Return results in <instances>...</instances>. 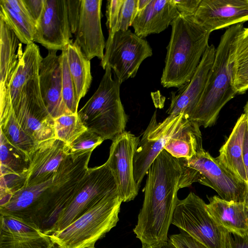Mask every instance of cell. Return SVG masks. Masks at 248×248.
Wrapping results in <instances>:
<instances>
[{"mask_svg":"<svg viewBox=\"0 0 248 248\" xmlns=\"http://www.w3.org/2000/svg\"><path fill=\"white\" fill-rule=\"evenodd\" d=\"M68 155L69 146L58 139L37 143L30 157L29 170L23 188L52 178Z\"/></svg>","mask_w":248,"mask_h":248,"instance_id":"15","label":"cell"},{"mask_svg":"<svg viewBox=\"0 0 248 248\" xmlns=\"http://www.w3.org/2000/svg\"><path fill=\"white\" fill-rule=\"evenodd\" d=\"M124 0H109L107 1L106 25L108 30V36H112L117 31L121 10Z\"/></svg>","mask_w":248,"mask_h":248,"instance_id":"35","label":"cell"},{"mask_svg":"<svg viewBox=\"0 0 248 248\" xmlns=\"http://www.w3.org/2000/svg\"><path fill=\"white\" fill-rule=\"evenodd\" d=\"M117 191V183L107 162L89 168L78 191L60 215L50 234L63 230L104 197Z\"/></svg>","mask_w":248,"mask_h":248,"instance_id":"9","label":"cell"},{"mask_svg":"<svg viewBox=\"0 0 248 248\" xmlns=\"http://www.w3.org/2000/svg\"><path fill=\"white\" fill-rule=\"evenodd\" d=\"M92 152L74 160L69 155L48 181L14 193L0 214L32 225L49 235L62 211L69 205L86 175Z\"/></svg>","mask_w":248,"mask_h":248,"instance_id":"1","label":"cell"},{"mask_svg":"<svg viewBox=\"0 0 248 248\" xmlns=\"http://www.w3.org/2000/svg\"><path fill=\"white\" fill-rule=\"evenodd\" d=\"M243 28V23L235 24L221 37L205 86L188 118L200 126L214 125L222 108L238 94L233 84V56L236 39Z\"/></svg>","mask_w":248,"mask_h":248,"instance_id":"3","label":"cell"},{"mask_svg":"<svg viewBox=\"0 0 248 248\" xmlns=\"http://www.w3.org/2000/svg\"><path fill=\"white\" fill-rule=\"evenodd\" d=\"M216 48L212 44L203 54L190 81L177 94H172L171 103L167 113L169 116L183 114L189 118L197 106L205 86L214 63Z\"/></svg>","mask_w":248,"mask_h":248,"instance_id":"17","label":"cell"},{"mask_svg":"<svg viewBox=\"0 0 248 248\" xmlns=\"http://www.w3.org/2000/svg\"><path fill=\"white\" fill-rule=\"evenodd\" d=\"M138 12V0H124L121 10L117 31L128 30Z\"/></svg>","mask_w":248,"mask_h":248,"instance_id":"34","label":"cell"},{"mask_svg":"<svg viewBox=\"0 0 248 248\" xmlns=\"http://www.w3.org/2000/svg\"><path fill=\"white\" fill-rule=\"evenodd\" d=\"M62 97L63 101L72 113H77L79 103L78 101L75 85L69 70L65 49L62 51Z\"/></svg>","mask_w":248,"mask_h":248,"instance_id":"32","label":"cell"},{"mask_svg":"<svg viewBox=\"0 0 248 248\" xmlns=\"http://www.w3.org/2000/svg\"><path fill=\"white\" fill-rule=\"evenodd\" d=\"M123 201L119 191L104 197L63 230L49 237L60 248H89L114 227Z\"/></svg>","mask_w":248,"mask_h":248,"instance_id":"5","label":"cell"},{"mask_svg":"<svg viewBox=\"0 0 248 248\" xmlns=\"http://www.w3.org/2000/svg\"><path fill=\"white\" fill-rule=\"evenodd\" d=\"M66 0H45L36 25L34 42L48 50L62 51L72 40Z\"/></svg>","mask_w":248,"mask_h":248,"instance_id":"13","label":"cell"},{"mask_svg":"<svg viewBox=\"0 0 248 248\" xmlns=\"http://www.w3.org/2000/svg\"><path fill=\"white\" fill-rule=\"evenodd\" d=\"M105 49L101 66L104 70L106 66L112 69L120 85L134 78L142 62L153 55L148 42L130 30L108 36Z\"/></svg>","mask_w":248,"mask_h":248,"instance_id":"8","label":"cell"},{"mask_svg":"<svg viewBox=\"0 0 248 248\" xmlns=\"http://www.w3.org/2000/svg\"><path fill=\"white\" fill-rule=\"evenodd\" d=\"M111 70L106 67L98 89L78 114L88 130L112 141L125 131L128 117L120 99V84L112 78Z\"/></svg>","mask_w":248,"mask_h":248,"instance_id":"4","label":"cell"},{"mask_svg":"<svg viewBox=\"0 0 248 248\" xmlns=\"http://www.w3.org/2000/svg\"><path fill=\"white\" fill-rule=\"evenodd\" d=\"M233 84L238 94L248 89V28L240 32L233 56Z\"/></svg>","mask_w":248,"mask_h":248,"instance_id":"29","label":"cell"},{"mask_svg":"<svg viewBox=\"0 0 248 248\" xmlns=\"http://www.w3.org/2000/svg\"><path fill=\"white\" fill-rule=\"evenodd\" d=\"M65 49L79 103L86 94L92 81L90 61L86 58L79 46L73 40Z\"/></svg>","mask_w":248,"mask_h":248,"instance_id":"26","label":"cell"},{"mask_svg":"<svg viewBox=\"0 0 248 248\" xmlns=\"http://www.w3.org/2000/svg\"><path fill=\"white\" fill-rule=\"evenodd\" d=\"M0 108L7 102L8 86L22 51L14 32L0 18Z\"/></svg>","mask_w":248,"mask_h":248,"instance_id":"22","label":"cell"},{"mask_svg":"<svg viewBox=\"0 0 248 248\" xmlns=\"http://www.w3.org/2000/svg\"><path fill=\"white\" fill-rule=\"evenodd\" d=\"M13 109L21 127L37 143L56 139L54 119L42 99L38 77L25 85Z\"/></svg>","mask_w":248,"mask_h":248,"instance_id":"10","label":"cell"},{"mask_svg":"<svg viewBox=\"0 0 248 248\" xmlns=\"http://www.w3.org/2000/svg\"><path fill=\"white\" fill-rule=\"evenodd\" d=\"M184 117L183 114L168 116L162 122H158L156 111L154 113L134 156V178L139 187L150 167L164 149L166 144L179 127Z\"/></svg>","mask_w":248,"mask_h":248,"instance_id":"11","label":"cell"},{"mask_svg":"<svg viewBox=\"0 0 248 248\" xmlns=\"http://www.w3.org/2000/svg\"><path fill=\"white\" fill-rule=\"evenodd\" d=\"M57 52L48 50L47 55L42 60L38 74L42 99L54 119L72 114L63 101L61 57L57 54Z\"/></svg>","mask_w":248,"mask_h":248,"instance_id":"16","label":"cell"},{"mask_svg":"<svg viewBox=\"0 0 248 248\" xmlns=\"http://www.w3.org/2000/svg\"><path fill=\"white\" fill-rule=\"evenodd\" d=\"M206 204L192 192L183 200L178 199L171 224L208 248H226L229 232L215 221Z\"/></svg>","mask_w":248,"mask_h":248,"instance_id":"7","label":"cell"},{"mask_svg":"<svg viewBox=\"0 0 248 248\" xmlns=\"http://www.w3.org/2000/svg\"><path fill=\"white\" fill-rule=\"evenodd\" d=\"M56 139L69 145L87 130L77 113L63 115L54 119Z\"/></svg>","mask_w":248,"mask_h":248,"instance_id":"31","label":"cell"},{"mask_svg":"<svg viewBox=\"0 0 248 248\" xmlns=\"http://www.w3.org/2000/svg\"><path fill=\"white\" fill-rule=\"evenodd\" d=\"M180 14L194 15L202 0H171Z\"/></svg>","mask_w":248,"mask_h":248,"instance_id":"37","label":"cell"},{"mask_svg":"<svg viewBox=\"0 0 248 248\" xmlns=\"http://www.w3.org/2000/svg\"><path fill=\"white\" fill-rule=\"evenodd\" d=\"M150 248H177L169 239L168 240L158 246Z\"/></svg>","mask_w":248,"mask_h":248,"instance_id":"43","label":"cell"},{"mask_svg":"<svg viewBox=\"0 0 248 248\" xmlns=\"http://www.w3.org/2000/svg\"><path fill=\"white\" fill-rule=\"evenodd\" d=\"M104 140L97 134L87 130L69 145V155L75 160L87 152H92Z\"/></svg>","mask_w":248,"mask_h":248,"instance_id":"33","label":"cell"},{"mask_svg":"<svg viewBox=\"0 0 248 248\" xmlns=\"http://www.w3.org/2000/svg\"><path fill=\"white\" fill-rule=\"evenodd\" d=\"M45 0H23L36 25L39 21L44 8Z\"/></svg>","mask_w":248,"mask_h":248,"instance_id":"38","label":"cell"},{"mask_svg":"<svg viewBox=\"0 0 248 248\" xmlns=\"http://www.w3.org/2000/svg\"><path fill=\"white\" fill-rule=\"evenodd\" d=\"M52 248H60L57 245L53 243Z\"/></svg>","mask_w":248,"mask_h":248,"instance_id":"45","label":"cell"},{"mask_svg":"<svg viewBox=\"0 0 248 248\" xmlns=\"http://www.w3.org/2000/svg\"><path fill=\"white\" fill-rule=\"evenodd\" d=\"M195 18L211 32L248 21V0H202Z\"/></svg>","mask_w":248,"mask_h":248,"instance_id":"18","label":"cell"},{"mask_svg":"<svg viewBox=\"0 0 248 248\" xmlns=\"http://www.w3.org/2000/svg\"><path fill=\"white\" fill-rule=\"evenodd\" d=\"M248 123L245 113L238 119L226 142L219 150L218 161L240 181L247 185L243 156L245 132Z\"/></svg>","mask_w":248,"mask_h":248,"instance_id":"24","label":"cell"},{"mask_svg":"<svg viewBox=\"0 0 248 248\" xmlns=\"http://www.w3.org/2000/svg\"><path fill=\"white\" fill-rule=\"evenodd\" d=\"M95 248L94 247H91V248Z\"/></svg>","mask_w":248,"mask_h":248,"instance_id":"46","label":"cell"},{"mask_svg":"<svg viewBox=\"0 0 248 248\" xmlns=\"http://www.w3.org/2000/svg\"><path fill=\"white\" fill-rule=\"evenodd\" d=\"M140 140L139 137L125 131L112 140L110 147L106 162L114 176L123 202L133 200L138 194L140 187L134 178L133 160Z\"/></svg>","mask_w":248,"mask_h":248,"instance_id":"12","label":"cell"},{"mask_svg":"<svg viewBox=\"0 0 248 248\" xmlns=\"http://www.w3.org/2000/svg\"><path fill=\"white\" fill-rule=\"evenodd\" d=\"M179 160L181 167L179 189L199 183L214 189L224 200L248 202L247 185L204 149L190 158Z\"/></svg>","mask_w":248,"mask_h":248,"instance_id":"6","label":"cell"},{"mask_svg":"<svg viewBox=\"0 0 248 248\" xmlns=\"http://www.w3.org/2000/svg\"><path fill=\"white\" fill-rule=\"evenodd\" d=\"M207 198V211L219 226L229 233L248 234V202H228L216 195Z\"/></svg>","mask_w":248,"mask_h":248,"instance_id":"21","label":"cell"},{"mask_svg":"<svg viewBox=\"0 0 248 248\" xmlns=\"http://www.w3.org/2000/svg\"><path fill=\"white\" fill-rule=\"evenodd\" d=\"M179 15L171 0H151L146 7L138 12L132 26L134 33L144 39L164 31Z\"/></svg>","mask_w":248,"mask_h":248,"instance_id":"20","label":"cell"},{"mask_svg":"<svg viewBox=\"0 0 248 248\" xmlns=\"http://www.w3.org/2000/svg\"><path fill=\"white\" fill-rule=\"evenodd\" d=\"M5 1L14 11L35 22L29 13L23 0H5Z\"/></svg>","mask_w":248,"mask_h":248,"instance_id":"40","label":"cell"},{"mask_svg":"<svg viewBox=\"0 0 248 248\" xmlns=\"http://www.w3.org/2000/svg\"><path fill=\"white\" fill-rule=\"evenodd\" d=\"M243 156L248 189V123L246 126L244 135L243 146Z\"/></svg>","mask_w":248,"mask_h":248,"instance_id":"41","label":"cell"},{"mask_svg":"<svg viewBox=\"0 0 248 248\" xmlns=\"http://www.w3.org/2000/svg\"><path fill=\"white\" fill-rule=\"evenodd\" d=\"M226 248H248V234L241 236L228 233Z\"/></svg>","mask_w":248,"mask_h":248,"instance_id":"39","label":"cell"},{"mask_svg":"<svg viewBox=\"0 0 248 248\" xmlns=\"http://www.w3.org/2000/svg\"><path fill=\"white\" fill-rule=\"evenodd\" d=\"M0 175L14 174L26 178L30 159L23 152L12 145L0 132Z\"/></svg>","mask_w":248,"mask_h":248,"instance_id":"28","label":"cell"},{"mask_svg":"<svg viewBox=\"0 0 248 248\" xmlns=\"http://www.w3.org/2000/svg\"><path fill=\"white\" fill-rule=\"evenodd\" d=\"M0 132L14 146L25 153L30 159L37 143L21 127L12 107L0 114Z\"/></svg>","mask_w":248,"mask_h":248,"instance_id":"27","label":"cell"},{"mask_svg":"<svg viewBox=\"0 0 248 248\" xmlns=\"http://www.w3.org/2000/svg\"><path fill=\"white\" fill-rule=\"evenodd\" d=\"M0 18L14 32L21 43H34L35 23L14 11L5 0H0Z\"/></svg>","mask_w":248,"mask_h":248,"instance_id":"30","label":"cell"},{"mask_svg":"<svg viewBox=\"0 0 248 248\" xmlns=\"http://www.w3.org/2000/svg\"><path fill=\"white\" fill-rule=\"evenodd\" d=\"M169 239L177 248H208L182 231L180 233L170 235Z\"/></svg>","mask_w":248,"mask_h":248,"instance_id":"36","label":"cell"},{"mask_svg":"<svg viewBox=\"0 0 248 248\" xmlns=\"http://www.w3.org/2000/svg\"><path fill=\"white\" fill-rule=\"evenodd\" d=\"M171 32L161 78L163 87L181 88L196 71L210 33L194 15L180 14L171 23Z\"/></svg>","mask_w":248,"mask_h":248,"instance_id":"2","label":"cell"},{"mask_svg":"<svg viewBox=\"0 0 248 248\" xmlns=\"http://www.w3.org/2000/svg\"><path fill=\"white\" fill-rule=\"evenodd\" d=\"M198 124L184 117L164 150L175 158L188 159L202 150V135Z\"/></svg>","mask_w":248,"mask_h":248,"instance_id":"25","label":"cell"},{"mask_svg":"<svg viewBox=\"0 0 248 248\" xmlns=\"http://www.w3.org/2000/svg\"><path fill=\"white\" fill-rule=\"evenodd\" d=\"M49 235L17 218L0 215V248H52Z\"/></svg>","mask_w":248,"mask_h":248,"instance_id":"19","label":"cell"},{"mask_svg":"<svg viewBox=\"0 0 248 248\" xmlns=\"http://www.w3.org/2000/svg\"><path fill=\"white\" fill-rule=\"evenodd\" d=\"M244 113L246 115L248 121V100L244 107Z\"/></svg>","mask_w":248,"mask_h":248,"instance_id":"44","label":"cell"},{"mask_svg":"<svg viewBox=\"0 0 248 248\" xmlns=\"http://www.w3.org/2000/svg\"><path fill=\"white\" fill-rule=\"evenodd\" d=\"M151 0H138V12L143 10L149 3Z\"/></svg>","mask_w":248,"mask_h":248,"instance_id":"42","label":"cell"},{"mask_svg":"<svg viewBox=\"0 0 248 248\" xmlns=\"http://www.w3.org/2000/svg\"><path fill=\"white\" fill-rule=\"evenodd\" d=\"M102 0H80L76 24L72 33L74 42L90 61L94 57L101 60L104 55L106 42L101 27Z\"/></svg>","mask_w":248,"mask_h":248,"instance_id":"14","label":"cell"},{"mask_svg":"<svg viewBox=\"0 0 248 248\" xmlns=\"http://www.w3.org/2000/svg\"><path fill=\"white\" fill-rule=\"evenodd\" d=\"M42 59L39 48L34 43L27 45L24 51L20 52L17 65L8 86L6 106L10 104L13 108L18 102L25 85L38 77Z\"/></svg>","mask_w":248,"mask_h":248,"instance_id":"23","label":"cell"}]
</instances>
